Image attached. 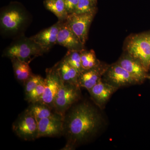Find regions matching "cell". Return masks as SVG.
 Returning <instances> with one entry per match:
<instances>
[{"label":"cell","instance_id":"cell-23","mask_svg":"<svg viewBox=\"0 0 150 150\" xmlns=\"http://www.w3.org/2000/svg\"><path fill=\"white\" fill-rule=\"evenodd\" d=\"M45 80H43L38 86L29 93L25 95V100L29 103L40 102L44 91Z\"/></svg>","mask_w":150,"mask_h":150},{"label":"cell","instance_id":"cell-2","mask_svg":"<svg viewBox=\"0 0 150 150\" xmlns=\"http://www.w3.org/2000/svg\"><path fill=\"white\" fill-rule=\"evenodd\" d=\"M44 51L30 38H22L6 49L4 56L16 58L30 63L33 59L42 56Z\"/></svg>","mask_w":150,"mask_h":150},{"label":"cell","instance_id":"cell-13","mask_svg":"<svg viewBox=\"0 0 150 150\" xmlns=\"http://www.w3.org/2000/svg\"><path fill=\"white\" fill-rule=\"evenodd\" d=\"M117 63L130 74L137 83H142L148 77V70L142 63L128 54L122 56Z\"/></svg>","mask_w":150,"mask_h":150},{"label":"cell","instance_id":"cell-1","mask_svg":"<svg viewBox=\"0 0 150 150\" xmlns=\"http://www.w3.org/2000/svg\"><path fill=\"white\" fill-rule=\"evenodd\" d=\"M101 123L99 112L88 102L72 106L64 117L63 134L67 142L62 149H72L89 140L99 130Z\"/></svg>","mask_w":150,"mask_h":150},{"label":"cell","instance_id":"cell-27","mask_svg":"<svg viewBox=\"0 0 150 150\" xmlns=\"http://www.w3.org/2000/svg\"><path fill=\"white\" fill-rule=\"evenodd\" d=\"M149 77V79H150V76H149V77Z\"/></svg>","mask_w":150,"mask_h":150},{"label":"cell","instance_id":"cell-3","mask_svg":"<svg viewBox=\"0 0 150 150\" xmlns=\"http://www.w3.org/2000/svg\"><path fill=\"white\" fill-rule=\"evenodd\" d=\"M28 21V16L25 11L18 7H11L1 13V30L8 34H16L21 31Z\"/></svg>","mask_w":150,"mask_h":150},{"label":"cell","instance_id":"cell-6","mask_svg":"<svg viewBox=\"0 0 150 150\" xmlns=\"http://www.w3.org/2000/svg\"><path fill=\"white\" fill-rule=\"evenodd\" d=\"M127 54L138 60L147 70L150 67V43L146 35H136L126 44Z\"/></svg>","mask_w":150,"mask_h":150},{"label":"cell","instance_id":"cell-22","mask_svg":"<svg viewBox=\"0 0 150 150\" xmlns=\"http://www.w3.org/2000/svg\"><path fill=\"white\" fill-rule=\"evenodd\" d=\"M97 0H79L74 13L83 14L96 13Z\"/></svg>","mask_w":150,"mask_h":150},{"label":"cell","instance_id":"cell-12","mask_svg":"<svg viewBox=\"0 0 150 150\" xmlns=\"http://www.w3.org/2000/svg\"><path fill=\"white\" fill-rule=\"evenodd\" d=\"M57 44L68 50H80L84 49V46L76 35L70 28L66 20L62 21L57 37Z\"/></svg>","mask_w":150,"mask_h":150},{"label":"cell","instance_id":"cell-15","mask_svg":"<svg viewBox=\"0 0 150 150\" xmlns=\"http://www.w3.org/2000/svg\"><path fill=\"white\" fill-rule=\"evenodd\" d=\"M107 68L100 64L98 67L83 71L79 76V86L89 91L101 79V76L104 75Z\"/></svg>","mask_w":150,"mask_h":150},{"label":"cell","instance_id":"cell-21","mask_svg":"<svg viewBox=\"0 0 150 150\" xmlns=\"http://www.w3.org/2000/svg\"><path fill=\"white\" fill-rule=\"evenodd\" d=\"M81 50H68L64 58L69 64L78 71L79 74L83 71L81 62Z\"/></svg>","mask_w":150,"mask_h":150},{"label":"cell","instance_id":"cell-10","mask_svg":"<svg viewBox=\"0 0 150 150\" xmlns=\"http://www.w3.org/2000/svg\"><path fill=\"white\" fill-rule=\"evenodd\" d=\"M64 118L59 114L43 118L38 121V139L56 137L63 134Z\"/></svg>","mask_w":150,"mask_h":150},{"label":"cell","instance_id":"cell-20","mask_svg":"<svg viewBox=\"0 0 150 150\" xmlns=\"http://www.w3.org/2000/svg\"><path fill=\"white\" fill-rule=\"evenodd\" d=\"M81 62L83 71L93 69L100 64L93 50L87 51L83 49L81 51Z\"/></svg>","mask_w":150,"mask_h":150},{"label":"cell","instance_id":"cell-25","mask_svg":"<svg viewBox=\"0 0 150 150\" xmlns=\"http://www.w3.org/2000/svg\"><path fill=\"white\" fill-rule=\"evenodd\" d=\"M79 1V0H64L65 7L68 14L75 12Z\"/></svg>","mask_w":150,"mask_h":150},{"label":"cell","instance_id":"cell-17","mask_svg":"<svg viewBox=\"0 0 150 150\" xmlns=\"http://www.w3.org/2000/svg\"><path fill=\"white\" fill-rule=\"evenodd\" d=\"M11 59L16 78L18 81L24 84L33 74L29 66L30 63L16 58Z\"/></svg>","mask_w":150,"mask_h":150},{"label":"cell","instance_id":"cell-18","mask_svg":"<svg viewBox=\"0 0 150 150\" xmlns=\"http://www.w3.org/2000/svg\"><path fill=\"white\" fill-rule=\"evenodd\" d=\"M44 5L47 10L56 16L59 20L67 19L69 14L65 7L64 0H45Z\"/></svg>","mask_w":150,"mask_h":150},{"label":"cell","instance_id":"cell-26","mask_svg":"<svg viewBox=\"0 0 150 150\" xmlns=\"http://www.w3.org/2000/svg\"><path fill=\"white\" fill-rule=\"evenodd\" d=\"M146 37L147 38L148 40H149V41L150 43V35H146Z\"/></svg>","mask_w":150,"mask_h":150},{"label":"cell","instance_id":"cell-14","mask_svg":"<svg viewBox=\"0 0 150 150\" xmlns=\"http://www.w3.org/2000/svg\"><path fill=\"white\" fill-rule=\"evenodd\" d=\"M118 89L110 84L103 81L101 79L88 92L95 103L101 107Z\"/></svg>","mask_w":150,"mask_h":150},{"label":"cell","instance_id":"cell-11","mask_svg":"<svg viewBox=\"0 0 150 150\" xmlns=\"http://www.w3.org/2000/svg\"><path fill=\"white\" fill-rule=\"evenodd\" d=\"M62 21L59 20L54 25L41 30L30 38L46 53L57 44L58 34Z\"/></svg>","mask_w":150,"mask_h":150},{"label":"cell","instance_id":"cell-19","mask_svg":"<svg viewBox=\"0 0 150 150\" xmlns=\"http://www.w3.org/2000/svg\"><path fill=\"white\" fill-rule=\"evenodd\" d=\"M28 109L32 112L38 122L43 118L52 117L58 114L51 107L40 102L31 103Z\"/></svg>","mask_w":150,"mask_h":150},{"label":"cell","instance_id":"cell-4","mask_svg":"<svg viewBox=\"0 0 150 150\" xmlns=\"http://www.w3.org/2000/svg\"><path fill=\"white\" fill-rule=\"evenodd\" d=\"M80 87L66 83L61 80V85L55 98L54 110L59 115L64 117L70 108L80 98Z\"/></svg>","mask_w":150,"mask_h":150},{"label":"cell","instance_id":"cell-7","mask_svg":"<svg viewBox=\"0 0 150 150\" xmlns=\"http://www.w3.org/2000/svg\"><path fill=\"white\" fill-rule=\"evenodd\" d=\"M44 80V91L40 102L48 105L54 110V101L61 83L56 64L52 68L46 69V77Z\"/></svg>","mask_w":150,"mask_h":150},{"label":"cell","instance_id":"cell-24","mask_svg":"<svg viewBox=\"0 0 150 150\" xmlns=\"http://www.w3.org/2000/svg\"><path fill=\"white\" fill-rule=\"evenodd\" d=\"M44 79L39 75L33 74L24 83L25 95L32 91Z\"/></svg>","mask_w":150,"mask_h":150},{"label":"cell","instance_id":"cell-9","mask_svg":"<svg viewBox=\"0 0 150 150\" xmlns=\"http://www.w3.org/2000/svg\"><path fill=\"white\" fill-rule=\"evenodd\" d=\"M104 75L105 82L118 88L137 83L130 74L117 63L108 67Z\"/></svg>","mask_w":150,"mask_h":150},{"label":"cell","instance_id":"cell-8","mask_svg":"<svg viewBox=\"0 0 150 150\" xmlns=\"http://www.w3.org/2000/svg\"><path fill=\"white\" fill-rule=\"evenodd\" d=\"M96 13L69 15L66 20L69 26L84 46L88 38L90 25Z\"/></svg>","mask_w":150,"mask_h":150},{"label":"cell","instance_id":"cell-5","mask_svg":"<svg viewBox=\"0 0 150 150\" xmlns=\"http://www.w3.org/2000/svg\"><path fill=\"white\" fill-rule=\"evenodd\" d=\"M13 130L22 139L31 141L38 139V122L28 109L19 115L12 126Z\"/></svg>","mask_w":150,"mask_h":150},{"label":"cell","instance_id":"cell-16","mask_svg":"<svg viewBox=\"0 0 150 150\" xmlns=\"http://www.w3.org/2000/svg\"><path fill=\"white\" fill-rule=\"evenodd\" d=\"M56 65L57 71L62 81L79 86V74L76 69L69 64L64 58L56 64Z\"/></svg>","mask_w":150,"mask_h":150}]
</instances>
